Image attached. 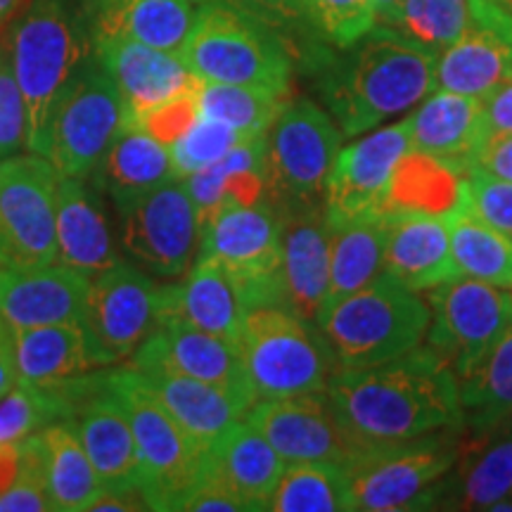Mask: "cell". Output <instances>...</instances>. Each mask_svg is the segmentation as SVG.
I'll return each instance as SVG.
<instances>
[{"instance_id": "obj_51", "label": "cell", "mask_w": 512, "mask_h": 512, "mask_svg": "<svg viewBox=\"0 0 512 512\" xmlns=\"http://www.w3.org/2000/svg\"><path fill=\"white\" fill-rule=\"evenodd\" d=\"M475 166L484 169L486 174L503 178V181H512V133L489 136Z\"/></svg>"}, {"instance_id": "obj_22", "label": "cell", "mask_w": 512, "mask_h": 512, "mask_svg": "<svg viewBox=\"0 0 512 512\" xmlns=\"http://www.w3.org/2000/svg\"><path fill=\"white\" fill-rule=\"evenodd\" d=\"M91 278L64 264L0 266V316L12 330L79 323Z\"/></svg>"}, {"instance_id": "obj_2", "label": "cell", "mask_w": 512, "mask_h": 512, "mask_svg": "<svg viewBox=\"0 0 512 512\" xmlns=\"http://www.w3.org/2000/svg\"><path fill=\"white\" fill-rule=\"evenodd\" d=\"M437 55L403 31L375 24L323 76V98L354 138L411 110L434 91Z\"/></svg>"}, {"instance_id": "obj_11", "label": "cell", "mask_w": 512, "mask_h": 512, "mask_svg": "<svg viewBox=\"0 0 512 512\" xmlns=\"http://www.w3.org/2000/svg\"><path fill=\"white\" fill-rule=\"evenodd\" d=\"M456 456V444L434 434L358 453L347 467L351 505L363 512L425 508L437 498V486L453 470Z\"/></svg>"}, {"instance_id": "obj_25", "label": "cell", "mask_w": 512, "mask_h": 512, "mask_svg": "<svg viewBox=\"0 0 512 512\" xmlns=\"http://www.w3.org/2000/svg\"><path fill=\"white\" fill-rule=\"evenodd\" d=\"M389 238L384 268L399 283L415 292L460 278V268L451 254L446 216L430 214H387Z\"/></svg>"}, {"instance_id": "obj_4", "label": "cell", "mask_w": 512, "mask_h": 512, "mask_svg": "<svg viewBox=\"0 0 512 512\" xmlns=\"http://www.w3.org/2000/svg\"><path fill=\"white\" fill-rule=\"evenodd\" d=\"M339 368H370L418 349L432 325L427 299L382 271L318 316Z\"/></svg>"}, {"instance_id": "obj_16", "label": "cell", "mask_w": 512, "mask_h": 512, "mask_svg": "<svg viewBox=\"0 0 512 512\" xmlns=\"http://www.w3.org/2000/svg\"><path fill=\"white\" fill-rule=\"evenodd\" d=\"M136 370H171L209 382L233 396L245 411L256 403L240 344L204 332L181 316H159L145 342L131 356Z\"/></svg>"}, {"instance_id": "obj_1", "label": "cell", "mask_w": 512, "mask_h": 512, "mask_svg": "<svg viewBox=\"0 0 512 512\" xmlns=\"http://www.w3.org/2000/svg\"><path fill=\"white\" fill-rule=\"evenodd\" d=\"M325 392L361 453L463 425L458 375L432 347L380 366L337 368Z\"/></svg>"}, {"instance_id": "obj_6", "label": "cell", "mask_w": 512, "mask_h": 512, "mask_svg": "<svg viewBox=\"0 0 512 512\" xmlns=\"http://www.w3.org/2000/svg\"><path fill=\"white\" fill-rule=\"evenodd\" d=\"M131 422L140 463V496L150 510H178L188 491L200 482L207 451L183 430L147 387L140 370L126 366L105 373Z\"/></svg>"}, {"instance_id": "obj_35", "label": "cell", "mask_w": 512, "mask_h": 512, "mask_svg": "<svg viewBox=\"0 0 512 512\" xmlns=\"http://www.w3.org/2000/svg\"><path fill=\"white\" fill-rule=\"evenodd\" d=\"M197 0H98V36L119 34L181 53Z\"/></svg>"}, {"instance_id": "obj_45", "label": "cell", "mask_w": 512, "mask_h": 512, "mask_svg": "<svg viewBox=\"0 0 512 512\" xmlns=\"http://www.w3.org/2000/svg\"><path fill=\"white\" fill-rule=\"evenodd\" d=\"M22 460H19V472L15 482L5 494H0V512H50L55 510L50 494L43 479L41 453H38V441L34 437L24 439Z\"/></svg>"}, {"instance_id": "obj_20", "label": "cell", "mask_w": 512, "mask_h": 512, "mask_svg": "<svg viewBox=\"0 0 512 512\" xmlns=\"http://www.w3.org/2000/svg\"><path fill=\"white\" fill-rule=\"evenodd\" d=\"M278 216L283 242L285 309L316 325L330 285L332 226L328 204H306Z\"/></svg>"}, {"instance_id": "obj_47", "label": "cell", "mask_w": 512, "mask_h": 512, "mask_svg": "<svg viewBox=\"0 0 512 512\" xmlns=\"http://www.w3.org/2000/svg\"><path fill=\"white\" fill-rule=\"evenodd\" d=\"M27 102L12 72L10 55L0 50V162L27 150Z\"/></svg>"}, {"instance_id": "obj_27", "label": "cell", "mask_w": 512, "mask_h": 512, "mask_svg": "<svg viewBox=\"0 0 512 512\" xmlns=\"http://www.w3.org/2000/svg\"><path fill=\"white\" fill-rule=\"evenodd\" d=\"M159 316H181L195 328L240 344L247 309L226 268L211 256H197L181 285H162Z\"/></svg>"}, {"instance_id": "obj_43", "label": "cell", "mask_w": 512, "mask_h": 512, "mask_svg": "<svg viewBox=\"0 0 512 512\" xmlns=\"http://www.w3.org/2000/svg\"><path fill=\"white\" fill-rule=\"evenodd\" d=\"M512 494V441H503L479 456L460 477V508H494Z\"/></svg>"}, {"instance_id": "obj_5", "label": "cell", "mask_w": 512, "mask_h": 512, "mask_svg": "<svg viewBox=\"0 0 512 512\" xmlns=\"http://www.w3.org/2000/svg\"><path fill=\"white\" fill-rule=\"evenodd\" d=\"M181 55L200 81L290 91L292 57L283 34L223 0H197Z\"/></svg>"}, {"instance_id": "obj_10", "label": "cell", "mask_w": 512, "mask_h": 512, "mask_svg": "<svg viewBox=\"0 0 512 512\" xmlns=\"http://www.w3.org/2000/svg\"><path fill=\"white\" fill-rule=\"evenodd\" d=\"M197 256H211L226 268L247 311L285 309L280 216L271 202L219 211L200 233Z\"/></svg>"}, {"instance_id": "obj_48", "label": "cell", "mask_w": 512, "mask_h": 512, "mask_svg": "<svg viewBox=\"0 0 512 512\" xmlns=\"http://www.w3.org/2000/svg\"><path fill=\"white\" fill-rule=\"evenodd\" d=\"M197 91H200V88H197ZM197 91L178 95V98L155 107V110L147 112L145 117L138 121L136 128L145 131L147 136L159 140L162 145L171 147L192 124H195L197 117H200Z\"/></svg>"}, {"instance_id": "obj_41", "label": "cell", "mask_w": 512, "mask_h": 512, "mask_svg": "<svg viewBox=\"0 0 512 512\" xmlns=\"http://www.w3.org/2000/svg\"><path fill=\"white\" fill-rule=\"evenodd\" d=\"M197 105H200L202 117L223 121L249 136H261L283 112L287 95L256 86L202 81L200 91H197Z\"/></svg>"}, {"instance_id": "obj_23", "label": "cell", "mask_w": 512, "mask_h": 512, "mask_svg": "<svg viewBox=\"0 0 512 512\" xmlns=\"http://www.w3.org/2000/svg\"><path fill=\"white\" fill-rule=\"evenodd\" d=\"M102 190L93 178H62L57 185V264L88 278L121 264Z\"/></svg>"}, {"instance_id": "obj_9", "label": "cell", "mask_w": 512, "mask_h": 512, "mask_svg": "<svg viewBox=\"0 0 512 512\" xmlns=\"http://www.w3.org/2000/svg\"><path fill=\"white\" fill-rule=\"evenodd\" d=\"M126 128L117 83L93 53L57 102L43 157L62 178H91Z\"/></svg>"}, {"instance_id": "obj_28", "label": "cell", "mask_w": 512, "mask_h": 512, "mask_svg": "<svg viewBox=\"0 0 512 512\" xmlns=\"http://www.w3.org/2000/svg\"><path fill=\"white\" fill-rule=\"evenodd\" d=\"M285 465L271 441L247 420L228 427L207 451V470L219 477L249 512L268 510Z\"/></svg>"}, {"instance_id": "obj_38", "label": "cell", "mask_w": 512, "mask_h": 512, "mask_svg": "<svg viewBox=\"0 0 512 512\" xmlns=\"http://www.w3.org/2000/svg\"><path fill=\"white\" fill-rule=\"evenodd\" d=\"M494 0H406L394 29L441 53L498 15Z\"/></svg>"}, {"instance_id": "obj_40", "label": "cell", "mask_w": 512, "mask_h": 512, "mask_svg": "<svg viewBox=\"0 0 512 512\" xmlns=\"http://www.w3.org/2000/svg\"><path fill=\"white\" fill-rule=\"evenodd\" d=\"M268 510L273 512H349L347 467L335 463H287Z\"/></svg>"}, {"instance_id": "obj_57", "label": "cell", "mask_w": 512, "mask_h": 512, "mask_svg": "<svg viewBox=\"0 0 512 512\" xmlns=\"http://www.w3.org/2000/svg\"><path fill=\"white\" fill-rule=\"evenodd\" d=\"M494 3L505 12V15L512 19V0H494Z\"/></svg>"}, {"instance_id": "obj_44", "label": "cell", "mask_w": 512, "mask_h": 512, "mask_svg": "<svg viewBox=\"0 0 512 512\" xmlns=\"http://www.w3.org/2000/svg\"><path fill=\"white\" fill-rule=\"evenodd\" d=\"M311 10L316 29L342 50L375 27L370 0H311Z\"/></svg>"}, {"instance_id": "obj_30", "label": "cell", "mask_w": 512, "mask_h": 512, "mask_svg": "<svg viewBox=\"0 0 512 512\" xmlns=\"http://www.w3.org/2000/svg\"><path fill=\"white\" fill-rule=\"evenodd\" d=\"M143 373V370H140ZM147 387L157 396L159 403L171 413L178 425L209 451L211 444L228 427L247 415L233 396L214 387V384L195 380L190 375L171 373V370H147L143 373Z\"/></svg>"}, {"instance_id": "obj_26", "label": "cell", "mask_w": 512, "mask_h": 512, "mask_svg": "<svg viewBox=\"0 0 512 512\" xmlns=\"http://www.w3.org/2000/svg\"><path fill=\"white\" fill-rule=\"evenodd\" d=\"M512 79V19L498 15L441 50L434 67V91L484 98Z\"/></svg>"}, {"instance_id": "obj_29", "label": "cell", "mask_w": 512, "mask_h": 512, "mask_svg": "<svg viewBox=\"0 0 512 512\" xmlns=\"http://www.w3.org/2000/svg\"><path fill=\"white\" fill-rule=\"evenodd\" d=\"M183 181L195 204L200 233L223 209L268 202L266 133L233 147L219 162L185 176Z\"/></svg>"}, {"instance_id": "obj_7", "label": "cell", "mask_w": 512, "mask_h": 512, "mask_svg": "<svg viewBox=\"0 0 512 512\" xmlns=\"http://www.w3.org/2000/svg\"><path fill=\"white\" fill-rule=\"evenodd\" d=\"M240 354L256 401L323 392L339 368L323 332L280 306L247 311Z\"/></svg>"}, {"instance_id": "obj_32", "label": "cell", "mask_w": 512, "mask_h": 512, "mask_svg": "<svg viewBox=\"0 0 512 512\" xmlns=\"http://www.w3.org/2000/svg\"><path fill=\"white\" fill-rule=\"evenodd\" d=\"M330 226V285L320 313L335 306L339 299L361 290L375 275L382 273L389 238V216L382 211L330 223Z\"/></svg>"}, {"instance_id": "obj_55", "label": "cell", "mask_w": 512, "mask_h": 512, "mask_svg": "<svg viewBox=\"0 0 512 512\" xmlns=\"http://www.w3.org/2000/svg\"><path fill=\"white\" fill-rule=\"evenodd\" d=\"M403 3L406 0H370V8H373L375 24H382V27H394L396 19H399Z\"/></svg>"}, {"instance_id": "obj_34", "label": "cell", "mask_w": 512, "mask_h": 512, "mask_svg": "<svg viewBox=\"0 0 512 512\" xmlns=\"http://www.w3.org/2000/svg\"><path fill=\"white\" fill-rule=\"evenodd\" d=\"M22 384H62L95 370L79 323L12 330Z\"/></svg>"}, {"instance_id": "obj_19", "label": "cell", "mask_w": 512, "mask_h": 512, "mask_svg": "<svg viewBox=\"0 0 512 512\" xmlns=\"http://www.w3.org/2000/svg\"><path fill=\"white\" fill-rule=\"evenodd\" d=\"M408 150H413V143L406 119L342 147L325 192L330 223L382 211L394 166Z\"/></svg>"}, {"instance_id": "obj_50", "label": "cell", "mask_w": 512, "mask_h": 512, "mask_svg": "<svg viewBox=\"0 0 512 512\" xmlns=\"http://www.w3.org/2000/svg\"><path fill=\"white\" fill-rule=\"evenodd\" d=\"M178 510L185 512H249L245 503L240 501L233 491L228 489L226 484L221 482L219 477L211 475V472L204 467V475L200 477L188 496L183 498Z\"/></svg>"}, {"instance_id": "obj_37", "label": "cell", "mask_w": 512, "mask_h": 512, "mask_svg": "<svg viewBox=\"0 0 512 512\" xmlns=\"http://www.w3.org/2000/svg\"><path fill=\"white\" fill-rule=\"evenodd\" d=\"M451 254L465 278L512 290V238L472 214L463 183V200L446 216Z\"/></svg>"}, {"instance_id": "obj_24", "label": "cell", "mask_w": 512, "mask_h": 512, "mask_svg": "<svg viewBox=\"0 0 512 512\" xmlns=\"http://www.w3.org/2000/svg\"><path fill=\"white\" fill-rule=\"evenodd\" d=\"M406 121L413 150L439 159L460 176L477 164L479 152L491 136L482 98L472 95L432 91Z\"/></svg>"}, {"instance_id": "obj_14", "label": "cell", "mask_w": 512, "mask_h": 512, "mask_svg": "<svg viewBox=\"0 0 512 512\" xmlns=\"http://www.w3.org/2000/svg\"><path fill=\"white\" fill-rule=\"evenodd\" d=\"M427 304L432 309L427 347L446 358L458 380L470 375L512 328V292L465 275L430 290Z\"/></svg>"}, {"instance_id": "obj_56", "label": "cell", "mask_w": 512, "mask_h": 512, "mask_svg": "<svg viewBox=\"0 0 512 512\" xmlns=\"http://www.w3.org/2000/svg\"><path fill=\"white\" fill-rule=\"evenodd\" d=\"M27 3V0H0V24L8 22L10 17H15L19 10H22V5Z\"/></svg>"}, {"instance_id": "obj_42", "label": "cell", "mask_w": 512, "mask_h": 512, "mask_svg": "<svg viewBox=\"0 0 512 512\" xmlns=\"http://www.w3.org/2000/svg\"><path fill=\"white\" fill-rule=\"evenodd\" d=\"M256 136H249L238 128H230L223 121L209 119V117H197L188 131L169 147L171 159H174L178 178H185L195 171L207 169V166L216 164L219 159L228 155L233 147H238L247 140Z\"/></svg>"}, {"instance_id": "obj_52", "label": "cell", "mask_w": 512, "mask_h": 512, "mask_svg": "<svg viewBox=\"0 0 512 512\" xmlns=\"http://www.w3.org/2000/svg\"><path fill=\"white\" fill-rule=\"evenodd\" d=\"M482 107L491 136L512 133V79L501 83L489 95H484Z\"/></svg>"}, {"instance_id": "obj_13", "label": "cell", "mask_w": 512, "mask_h": 512, "mask_svg": "<svg viewBox=\"0 0 512 512\" xmlns=\"http://www.w3.org/2000/svg\"><path fill=\"white\" fill-rule=\"evenodd\" d=\"M57 185L55 166L36 152L0 162V266L55 264Z\"/></svg>"}, {"instance_id": "obj_17", "label": "cell", "mask_w": 512, "mask_h": 512, "mask_svg": "<svg viewBox=\"0 0 512 512\" xmlns=\"http://www.w3.org/2000/svg\"><path fill=\"white\" fill-rule=\"evenodd\" d=\"M245 420L256 427L285 463H335L349 467L358 448L344 432L328 392L259 399Z\"/></svg>"}, {"instance_id": "obj_54", "label": "cell", "mask_w": 512, "mask_h": 512, "mask_svg": "<svg viewBox=\"0 0 512 512\" xmlns=\"http://www.w3.org/2000/svg\"><path fill=\"white\" fill-rule=\"evenodd\" d=\"M19 460H22V448L19 444H0V494L10 489L19 472Z\"/></svg>"}, {"instance_id": "obj_31", "label": "cell", "mask_w": 512, "mask_h": 512, "mask_svg": "<svg viewBox=\"0 0 512 512\" xmlns=\"http://www.w3.org/2000/svg\"><path fill=\"white\" fill-rule=\"evenodd\" d=\"M91 178L119 211L159 185L174 181L178 174L169 147L140 128L128 126L114 140Z\"/></svg>"}, {"instance_id": "obj_39", "label": "cell", "mask_w": 512, "mask_h": 512, "mask_svg": "<svg viewBox=\"0 0 512 512\" xmlns=\"http://www.w3.org/2000/svg\"><path fill=\"white\" fill-rule=\"evenodd\" d=\"M458 384L463 422L470 427L491 430L512 418V328Z\"/></svg>"}, {"instance_id": "obj_46", "label": "cell", "mask_w": 512, "mask_h": 512, "mask_svg": "<svg viewBox=\"0 0 512 512\" xmlns=\"http://www.w3.org/2000/svg\"><path fill=\"white\" fill-rule=\"evenodd\" d=\"M463 183L472 214L512 238V181H503L472 166L463 176Z\"/></svg>"}, {"instance_id": "obj_49", "label": "cell", "mask_w": 512, "mask_h": 512, "mask_svg": "<svg viewBox=\"0 0 512 512\" xmlns=\"http://www.w3.org/2000/svg\"><path fill=\"white\" fill-rule=\"evenodd\" d=\"M223 3L252 12L278 31L283 27H316L311 0H223Z\"/></svg>"}, {"instance_id": "obj_21", "label": "cell", "mask_w": 512, "mask_h": 512, "mask_svg": "<svg viewBox=\"0 0 512 512\" xmlns=\"http://www.w3.org/2000/svg\"><path fill=\"white\" fill-rule=\"evenodd\" d=\"M67 422L74 427L105 491L124 496L140 494L136 439L124 406L107 387L105 373L100 375L98 387L79 401Z\"/></svg>"}, {"instance_id": "obj_18", "label": "cell", "mask_w": 512, "mask_h": 512, "mask_svg": "<svg viewBox=\"0 0 512 512\" xmlns=\"http://www.w3.org/2000/svg\"><path fill=\"white\" fill-rule=\"evenodd\" d=\"M95 53L117 83L128 126H136L147 112L164 102L195 93L202 86L176 50L152 48L128 36L105 34L95 41Z\"/></svg>"}, {"instance_id": "obj_8", "label": "cell", "mask_w": 512, "mask_h": 512, "mask_svg": "<svg viewBox=\"0 0 512 512\" xmlns=\"http://www.w3.org/2000/svg\"><path fill=\"white\" fill-rule=\"evenodd\" d=\"M342 136L337 121L311 100L287 102L266 131L268 202L278 214L325 202Z\"/></svg>"}, {"instance_id": "obj_36", "label": "cell", "mask_w": 512, "mask_h": 512, "mask_svg": "<svg viewBox=\"0 0 512 512\" xmlns=\"http://www.w3.org/2000/svg\"><path fill=\"white\" fill-rule=\"evenodd\" d=\"M463 200L458 171L420 150H408L394 166L382 214L448 216Z\"/></svg>"}, {"instance_id": "obj_33", "label": "cell", "mask_w": 512, "mask_h": 512, "mask_svg": "<svg viewBox=\"0 0 512 512\" xmlns=\"http://www.w3.org/2000/svg\"><path fill=\"white\" fill-rule=\"evenodd\" d=\"M43 479L57 512H83L105 494L98 472L67 420L36 432Z\"/></svg>"}, {"instance_id": "obj_53", "label": "cell", "mask_w": 512, "mask_h": 512, "mask_svg": "<svg viewBox=\"0 0 512 512\" xmlns=\"http://www.w3.org/2000/svg\"><path fill=\"white\" fill-rule=\"evenodd\" d=\"M19 382L17 358H15V335L8 320L0 316V399Z\"/></svg>"}, {"instance_id": "obj_12", "label": "cell", "mask_w": 512, "mask_h": 512, "mask_svg": "<svg viewBox=\"0 0 512 512\" xmlns=\"http://www.w3.org/2000/svg\"><path fill=\"white\" fill-rule=\"evenodd\" d=\"M159 304L162 285L126 261L91 278L79 325L95 370L119 366L136 354L157 325Z\"/></svg>"}, {"instance_id": "obj_3", "label": "cell", "mask_w": 512, "mask_h": 512, "mask_svg": "<svg viewBox=\"0 0 512 512\" xmlns=\"http://www.w3.org/2000/svg\"><path fill=\"white\" fill-rule=\"evenodd\" d=\"M98 0H31L12 31V72L27 102V150L46 155L55 107L95 53Z\"/></svg>"}, {"instance_id": "obj_15", "label": "cell", "mask_w": 512, "mask_h": 512, "mask_svg": "<svg viewBox=\"0 0 512 512\" xmlns=\"http://www.w3.org/2000/svg\"><path fill=\"white\" fill-rule=\"evenodd\" d=\"M119 219L121 249L133 266L152 278H178L190 271L200 249V228L183 178L119 209Z\"/></svg>"}]
</instances>
